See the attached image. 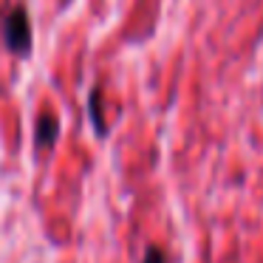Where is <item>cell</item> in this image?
<instances>
[{"mask_svg": "<svg viewBox=\"0 0 263 263\" xmlns=\"http://www.w3.org/2000/svg\"><path fill=\"white\" fill-rule=\"evenodd\" d=\"M60 136V119L51 114V110H43L37 116V125H34V144L37 150H51L57 144Z\"/></svg>", "mask_w": 263, "mask_h": 263, "instance_id": "2", "label": "cell"}, {"mask_svg": "<svg viewBox=\"0 0 263 263\" xmlns=\"http://www.w3.org/2000/svg\"><path fill=\"white\" fill-rule=\"evenodd\" d=\"M88 114H91V119H93L97 133L105 136V119H102V110H99V88H93L91 97H88Z\"/></svg>", "mask_w": 263, "mask_h": 263, "instance_id": "3", "label": "cell"}, {"mask_svg": "<svg viewBox=\"0 0 263 263\" xmlns=\"http://www.w3.org/2000/svg\"><path fill=\"white\" fill-rule=\"evenodd\" d=\"M144 263H164V252H161L159 246H150V249L144 252Z\"/></svg>", "mask_w": 263, "mask_h": 263, "instance_id": "4", "label": "cell"}, {"mask_svg": "<svg viewBox=\"0 0 263 263\" xmlns=\"http://www.w3.org/2000/svg\"><path fill=\"white\" fill-rule=\"evenodd\" d=\"M31 37H34V31H31V17L26 12V6H14L3 17V46H6V51L17 54V57H29L31 43H34Z\"/></svg>", "mask_w": 263, "mask_h": 263, "instance_id": "1", "label": "cell"}]
</instances>
